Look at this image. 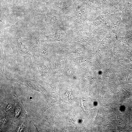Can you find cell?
Instances as JSON below:
<instances>
[{"mask_svg":"<svg viewBox=\"0 0 132 132\" xmlns=\"http://www.w3.org/2000/svg\"><path fill=\"white\" fill-rule=\"evenodd\" d=\"M11 46L13 51V56L19 65L31 60L33 55L31 54L29 49L22 43L21 37L15 40Z\"/></svg>","mask_w":132,"mask_h":132,"instance_id":"1","label":"cell"}]
</instances>
